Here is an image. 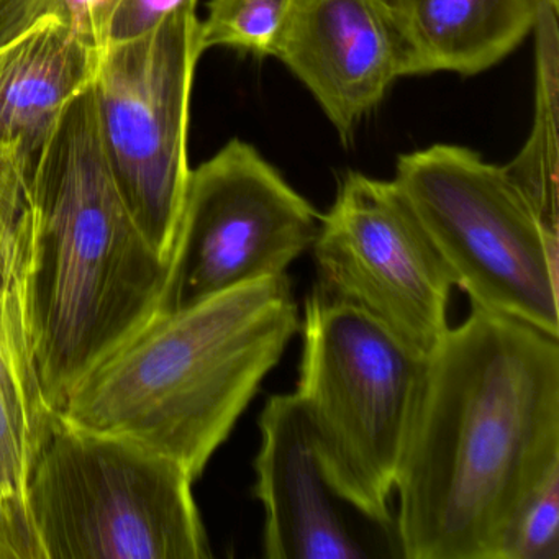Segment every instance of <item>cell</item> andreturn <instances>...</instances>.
<instances>
[{
	"mask_svg": "<svg viewBox=\"0 0 559 559\" xmlns=\"http://www.w3.org/2000/svg\"><path fill=\"white\" fill-rule=\"evenodd\" d=\"M559 464V338L471 306L427 358L395 477L401 558L499 559Z\"/></svg>",
	"mask_w": 559,
	"mask_h": 559,
	"instance_id": "1",
	"label": "cell"
},
{
	"mask_svg": "<svg viewBox=\"0 0 559 559\" xmlns=\"http://www.w3.org/2000/svg\"><path fill=\"white\" fill-rule=\"evenodd\" d=\"M24 287L48 404L162 306L166 261L133 221L104 152L93 84L61 116L31 176Z\"/></svg>",
	"mask_w": 559,
	"mask_h": 559,
	"instance_id": "2",
	"label": "cell"
},
{
	"mask_svg": "<svg viewBox=\"0 0 559 559\" xmlns=\"http://www.w3.org/2000/svg\"><path fill=\"white\" fill-rule=\"evenodd\" d=\"M299 330L287 274L156 312L74 385L58 417L169 457L195 480Z\"/></svg>",
	"mask_w": 559,
	"mask_h": 559,
	"instance_id": "3",
	"label": "cell"
},
{
	"mask_svg": "<svg viewBox=\"0 0 559 559\" xmlns=\"http://www.w3.org/2000/svg\"><path fill=\"white\" fill-rule=\"evenodd\" d=\"M294 392L333 486L395 526V477L424 388L427 358L345 300L313 286L300 317Z\"/></svg>",
	"mask_w": 559,
	"mask_h": 559,
	"instance_id": "4",
	"label": "cell"
},
{
	"mask_svg": "<svg viewBox=\"0 0 559 559\" xmlns=\"http://www.w3.org/2000/svg\"><path fill=\"white\" fill-rule=\"evenodd\" d=\"M194 479L169 457L58 417L28 486L41 559H204Z\"/></svg>",
	"mask_w": 559,
	"mask_h": 559,
	"instance_id": "5",
	"label": "cell"
},
{
	"mask_svg": "<svg viewBox=\"0 0 559 559\" xmlns=\"http://www.w3.org/2000/svg\"><path fill=\"white\" fill-rule=\"evenodd\" d=\"M392 181L471 306L559 338V231L503 166L433 145L402 155Z\"/></svg>",
	"mask_w": 559,
	"mask_h": 559,
	"instance_id": "6",
	"label": "cell"
},
{
	"mask_svg": "<svg viewBox=\"0 0 559 559\" xmlns=\"http://www.w3.org/2000/svg\"><path fill=\"white\" fill-rule=\"evenodd\" d=\"M198 2L142 37L103 48L93 81L107 162L133 221L171 261L188 188L192 84L201 60Z\"/></svg>",
	"mask_w": 559,
	"mask_h": 559,
	"instance_id": "7",
	"label": "cell"
},
{
	"mask_svg": "<svg viewBox=\"0 0 559 559\" xmlns=\"http://www.w3.org/2000/svg\"><path fill=\"white\" fill-rule=\"evenodd\" d=\"M319 227L316 207L258 150L230 140L191 169L158 312L286 274Z\"/></svg>",
	"mask_w": 559,
	"mask_h": 559,
	"instance_id": "8",
	"label": "cell"
},
{
	"mask_svg": "<svg viewBox=\"0 0 559 559\" xmlns=\"http://www.w3.org/2000/svg\"><path fill=\"white\" fill-rule=\"evenodd\" d=\"M317 287L428 358L443 338L453 277L394 181L349 171L320 215Z\"/></svg>",
	"mask_w": 559,
	"mask_h": 559,
	"instance_id": "9",
	"label": "cell"
},
{
	"mask_svg": "<svg viewBox=\"0 0 559 559\" xmlns=\"http://www.w3.org/2000/svg\"><path fill=\"white\" fill-rule=\"evenodd\" d=\"M260 430L254 496L267 559L401 558L395 526L366 515L326 476L296 395L267 399Z\"/></svg>",
	"mask_w": 559,
	"mask_h": 559,
	"instance_id": "10",
	"label": "cell"
},
{
	"mask_svg": "<svg viewBox=\"0 0 559 559\" xmlns=\"http://www.w3.org/2000/svg\"><path fill=\"white\" fill-rule=\"evenodd\" d=\"M274 58L307 87L345 143L392 84L408 76L391 0H296Z\"/></svg>",
	"mask_w": 559,
	"mask_h": 559,
	"instance_id": "11",
	"label": "cell"
},
{
	"mask_svg": "<svg viewBox=\"0 0 559 559\" xmlns=\"http://www.w3.org/2000/svg\"><path fill=\"white\" fill-rule=\"evenodd\" d=\"M57 420L38 374L22 283L0 293V559H41L28 486Z\"/></svg>",
	"mask_w": 559,
	"mask_h": 559,
	"instance_id": "12",
	"label": "cell"
},
{
	"mask_svg": "<svg viewBox=\"0 0 559 559\" xmlns=\"http://www.w3.org/2000/svg\"><path fill=\"white\" fill-rule=\"evenodd\" d=\"M100 55L58 17L0 45V153L34 171L67 107L93 84Z\"/></svg>",
	"mask_w": 559,
	"mask_h": 559,
	"instance_id": "13",
	"label": "cell"
},
{
	"mask_svg": "<svg viewBox=\"0 0 559 559\" xmlns=\"http://www.w3.org/2000/svg\"><path fill=\"white\" fill-rule=\"evenodd\" d=\"M545 0H391L408 76H474L499 64L535 31Z\"/></svg>",
	"mask_w": 559,
	"mask_h": 559,
	"instance_id": "14",
	"label": "cell"
},
{
	"mask_svg": "<svg viewBox=\"0 0 559 559\" xmlns=\"http://www.w3.org/2000/svg\"><path fill=\"white\" fill-rule=\"evenodd\" d=\"M535 116L522 152L503 166L539 217L559 230L558 201V8L545 0L535 31Z\"/></svg>",
	"mask_w": 559,
	"mask_h": 559,
	"instance_id": "15",
	"label": "cell"
},
{
	"mask_svg": "<svg viewBox=\"0 0 559 559\" xmlns=\"http://www.w3.org/2000/svg\"><path fill=\"white\" fill-rule=\"evenodd\" d=\"M296 0H209L199 22L202 51L231 48L251 57H274Z\"/></svg>",
	"mask_w": 559,
	"mask_h": 559,
	"instance_id": "16",
	"label": "cell"
},
{
	"mask_svg": "<svg viewBox=\"0 0 559 559\" xmlns=\"http://www.w3.org/2000/svg\"><path fill=\"white\" fill-rule=\"evenodd\" d=\"M31 169L0 153V293L24 283L31 247Z\"/></svg>",
	"mask_w": 559,
	"mask_h": 559,
	"instance_id": "17",
	"label": "cell"
},
{
	"mask_svg": "<svg viewBox=\"0 0 559 559\" xmlns=\"http://www.w3.org/2000/svg\"><path fill=\"white\" fill-rule=\"evenodd\" d=\"M499 559H559V464L520 507Z\"/></svg>",
	"mask_w": 559,
	"mask_h": 559,
	"instance_id": "18",
	"label": "cell"
},
{
	"mask_svg": "<svg viewBox=\"0 0 559 559\" xmlns=\"http://www.w3.org/2000/svg\"><path fill=\"white\" fill-rule=\"evenodd\" d=\"M191 2L199 0H117L104 28V47L148 34Z\"/></svg>",
	"mask_w": 559,
	"mask_h": 559,
	"instance_id": "19",
	"label": "cell"
},
{
	"mask_svg": "<svg viewBox=\"0 0 559 559\" xmlns=\"http://www.w3.org/2000/svg\"><path fill=\"white\" fill-rule=\"evenodd\" d=\"M50 17L63 19L74 25L68 0H0V45L14 40Z\"/></svg>",
	"mask_w": 559,
	"mask_h": 559,
	"instance_id": "20",
	"label": "cell"
},
{
	"mask_svg": "<svg viewBox=\"0 0 559 559\" xmlns=\"http://www.w3.org/2000/svg\"><path fill=\"white\" fill-rule=\"evenodd\" d=\"M117 0H70L74 25L97 47H104V28Z\"/></svg>",
	"mask_w": 559,
	"mask_h": 559,
	"instance_id": "21",
	"label": "cell"
},
{
	"mask_svg": "<svg viewBox=\"0 0 559 559\" xmlns=\"http://www.w3.org/2000/svg\"><path fill=\"white\" fill-rule=\"evenodd\" d=\"M549 4L559 5V0H548Z\"/></svg>",
	"mask_w": 559,
	"mask_h": 559,
	"instance_id": "22",
	"label": "cell"
}]
</instances>
